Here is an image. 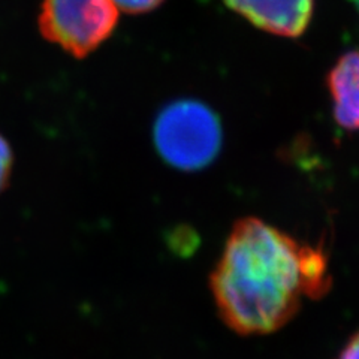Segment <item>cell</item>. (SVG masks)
Listing matches in <instances>:
<instances>
[{"label": "cell", "mask_w": 359, "mask_h": 359, "mask_svg": "<svg viewBox=\"0 0 359 359\" xmlns=\"http://www.w3.org/2000/svg\"><path fill=\"white\" fill-rule=\"evenodd\" d=\"M331 286L327 256L257 217L233 224L210 276L220 319L240 335L271 334L295 316L304 299Z\"/></svg>", "instance_id": "1"}, {"label": "cell", "mask_w": 359, "mask_h": 359, "mask_svg": "<svg viewBox=\"0 0 359 359\" xmlns=\"http://www.w3.org/2000/svg\"><path fill=\"white\" fill-rule=\"evenodd\" d=\"M154 144L171 166L186 171L201 170L215 161L220 150V121L198 100H177L157 116Z\"/></svg>", "instance_id": "2"}, {"label": "cell", "mask_w": 359, "mask_h": 359, "mask_svg": "<svg viewBox=\"0 0 359 359\" xmlns=\"http://www.w3.org/2000/svg\"><path fill=\"white\" fill-rule=\"evenodd\" d=\"M117 20L109 0H43L38 26L48 42L84 59L111 36Z\"/></svg>", "instance_id": "3"}, {"label": "cell", "mask_w": 359, "mask_h": 359, "mask_svg": "<svg viewBox=\"0 0 359 359\" xmlns=\"http://www.w3.org/2000/svg\"><path fill=\"white\" fill-rule=\"evenodd\" d=\"M224 4L257 29L298 38L310 25L314 0H224Z\"/></svg>", "instance_id": "4"}, {"label": "cell", "mask_w": 359, "mask_h": 359, "mask_svg": "<svg viewBox=\"0 0 359 359\" xmlns=\"http://www.w3.org/2000/svg\"><path fill=\"white\" fill-rule=\"evenodd\" d=\"M334 117L347 130H359V51L343 54L328 75Z\"/></svg>", "instance_id": "5"}, {"label": "cell", "mask_w": 359, "mask_h": 359, "mask_svg": "<svg viewBox=\"0 0 359 359\" xmlns=\"http://www.w3.org/2000/svg\"><path fill=\"white\" fill-rule=\"evenodd\" d=\"M14 168V151L9 141L0 133V194L5 192L9 184L11 174Z\"/></svg>", "instance_id": "6"}, {"label": "cell", "mask_w": 359, "mask_h": 359, "mask_svg": "<svg viewBox=\"0 0 359 359\" xmlns=\"http://www.w3.org/2000/svg\"><path fill=\"white\" fill-rule=\"evenodd\" d=\"M163 0H109V4L126 14H144L156 9Z\"/></svg>", "instance_id": "7"}, {"label": "cell", "mask_w": 359, "mask_h": 359, "mask_svg": "<svg viewBox=\"0 0 359 359\" xmlns=\"http://www.w3.org/2000/svg\"><path fill=\"white\" fill-rule=\"evenodd\" d=\"M337 359H359V332L352 337Z\"/></svg>", "instance_id": "8"}, {"label": "cell", "mask_w": 359, "mask_h": 359, "mask_svg": "<svg viewBox=\"0 0 359 359\" xmlns=\"http://www.w3.org/2000/svg\"><path fill=\"white\" fill-rule=\"evenodd\" d=\"M351 4H353L356 8H358V11H359V0H349Z\"/></svg>", "instance_id": "9"}]
</instances>
